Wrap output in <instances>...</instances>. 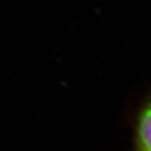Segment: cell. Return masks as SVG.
Returning a JSON list of instances; mask_svg holds the SVG:
<instances>
[{"label": "cell", "mask_w": 151, "mask_h": 151, "mask_svg": "<svg viewBox=\"0 0 151 151\" xmlns=\"http://www.w3.org/2000/svg\"><path fill=\"white\" fill-rule=\"evenodd\" d=\"M131 125L132 151H151V91L137 103Z\"/></svg>", "instance_id": "1"}]
</instances>
